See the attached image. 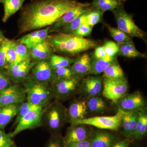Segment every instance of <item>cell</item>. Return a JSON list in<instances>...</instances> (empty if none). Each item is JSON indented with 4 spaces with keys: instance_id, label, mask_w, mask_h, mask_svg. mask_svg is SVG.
<instances>
[{
    "instance_id": "6da1fadb",
    "label": "cell",
    "mask_w": 147,
    "mask_h": 147,
    "mask_svg": "<svg viewBox=\"0 0 147 147\" xmlns=\"http://www.w3.org/2000/svg\"><path fill=\"white\" fill-rule=\"evenodd\" d=\"M86 4L76 0H37L30 3L21 12L19 32L51 26L69 10Z\"/></svg>"
},
{
    "instance_id": "7a4b0ae2",
    "label": "cell",
    "mask_w": 147,
    "mask_h": 147,
    "mask_svg": "<svg viewBox=\"0 0 147 147\" xmlns=\"http://www.w3.org/2000/svg\"><path fill=\"white\" fill-rule=\"evenodd\" d=\"M53 51L74 55L96 48L97 43L93 40L59 33L47 37Z\"/></svg>"
},
{
    "instance_id": "3957f363",
    "label": "cell",
    "mask_w": 147,
    "mask_h": 147,
    "mask_svg": "<svg viewBox=\"0 0 147 147\" xmlns=\"http://www.w3.org/2000/svg\"><path fill=\"white\" fill-rule=\"evenodd\" d=\"M24 88L28 102L44 108L55 97L52 86L49 83L38 82L32 77L25 81Z\"/></svg>"
},
{
    "instance_id": "277c9868",
    "label": "cell",
    "mask_w": 147,
    "mask_h": 147,
    "mask_svg": "<svg viewBox=\"0 0 147 147\" xmlns=\"http://www.w3.org/2000/svg\"><path fill=\"white\" fill-rule=\"evenodd\" d=\"M43 111L42 118L45 125L50 131L57 133L68 118L67 110L61 102L56 100Z\"/></svg>"
},
{
    "instance_id": "5b68a950",
    "label": "cell",
    "mask_w": 147,
    "mask_h": 147,
    "mask_svg": "<svg viewBox=\"0 0 147 147\" xmlns=\"http://www.w3.org/2000/svg\"><path fill=\"white\" fill-rule=\"evenodd\" d=\"M117 21L118 28L129 36L145 40L146 33L137 26L131 15L127 12L122 5L113 11Z\"/></svg>"
},
{
    "instance_id": "8992f818",
    "label": "cell",
    "mask_w": 147,
    "mask_h": 147,
    "mask_svg": "<svg viewBox=\"0 0 147 147\" xmlns=\"http://www.w3.org/2000/svg\"><path fill=\"white\" fill-rule=\"evenodd\" d=\"M73 125L83 124L91 125L102 129L117 131L121 126L120 115L118 111L115 115L97 116L86 118L71 123Z\"/></svg>"
},
{
    "instance_id": "52a82bcc",
    "label": "cell",
    "mask_w": 147,
    "mask_h": 147,
    "mask_svg": "<svg viewBox=\"0 0 147 147\" xmlns=\"http://www.w3.org/2000/svg\"><path fill=\"white\" fill-rule=\"evenodd\" d=\"M102 83V95L115 103H117L127 92L128 84L125 78L121 79L104 78Z\"/></svg>"
},
{
    "instance_id": "ba28073f",
    "label": "cell",
    "mask_w": 147,
    "mask_h": 147,
    "mask_svg": "<svg viewBox=\"0 0 147 147\" xmlns=\"http://www.w3.org/2000/svg\"><path fill=\"white\" fill-rule=\"evenodd\" d=\"M43 108L38 107L26 114L16 125L13 131L10 133L12 138L22 131L39 127L42 121Z\"/></svg>"
},
{
    "instance_id": "9c48e42d",
    "label": "cell",
    "mask_w": 147,
    "mask_h": 147,
    "mask_svg": "<svg viewBox=\"0 0 147 147\" xmlns=\"http://www.w3.org/2000/svg\"><path fill=\"white\" fill-rule=\"evenodd\" d=\"M79 82V78L76 76L68 79L57 78L51 85L55 97L63 100L70 97L76 91Z\"/></svg>"
},
{
    "instance_id": "30bf717a",
    "label": "cell",
    "mask_w": 147,
    "mask_h": 147,
    "mask_svg": "<svg viewBox=\"0 0 147 147\" xmlns=\"http://www.w3.org/2000/svg\"><path fill=\"white\" fill-rule=\"evenodd\" d=\"M26 100L25 89L18 84H12L0 91V106L20 104Z\"/></svg>"
},
{
    "instance_id": "8fae6325",
    "label": "cell",
    "mask_w": 147,
    "mask_h": 147,
    "mask_svg": "<svg viewBox=\"0 0 147 147\" xmlns=\"http://www.w3.org/2000/svg\"><path fill=\"white\" fill-rule=\"evenodd\" d=\"M36 63L28 58L19 63L7 67V74L11 81L15 84L24 82Z\"/></svg>"
},
{
    "instance_id": "7c38bea8",
    "label": "cell",
    "mask_w": 147,
    "mask_h": 147,
    "mask_svg": "<svg viewBox=\"0 0 147 147\" xmlns=\"http://www.w3.org/2000/svg\"><path fill=\"white\" fill-rule=\"evenodd\" d=\"M31 70V77L38 82L52 84L57 79L55 69L47 61L36 63Z\"/></svg>"
},
{
    "instance_id": "4fadbf2b",
    "label": "cell",
    "mask_w": 147,
    "mask_h": 147,
    "mask_svg": "<svg viewBox=\"0 0 147 147\" xmlns=\"http://www.w3.org/2000/svg\"><path fill=\"white\" fill-rule=\"evenodd\" d=\"M117 103L119 110L127 112L139 111L146 105V101L139 92L125 95Z\"/></svg>"
},
{
    "instance_id": "5bb4252c",
    "label": "cell",
    "mask_w": 147,
    "mask_h": 147,
    "mask_svg": "<svg viewBox=\"0 0 147 147\" xmlns=\"http://www.w3.org/2000/svg\"><path fill=\"white\" fill-rule=\"evenodd\" d=\"M118 111L120 115L121 126L122 127L123 136L127 139L134 138L137 129L139 111L127 112L118 109Z\"/></svg>"
},
{
    "instance_id": "9a60e30c",
    "label": "cell",
    "mask_w": 147,
    "mask_h": 147,
    "mask_svg": "<svg viewBox=\"0 0 147 147\" xmlns=\"http://www.w3.org/2000/svg\"><path fill=\"white\" fill-rule=\"evenodd\" d=\"M90 4L86 3L85 5L77 7L69 10L50 26L49 33L57 32L59 30L68 25L75 18L88 11Z\"/></svg>"
},
{
    "instance_id": "2e32d148",
    "label": "cell",
    "mask_w": 147,
    "mask_h": 147,
    "mask_svg": "<svg viewBox=\"0 0 147 147\" xmlns=\"http://www.w3.org/2000/svg\"><path fill=\"white\" fill-rule=\"evenodd\" d=\"M87 126L83 124L73 125L67 129L63 138L65 146L72 143L88 140L91 132Z\"/></svg>"
},
{
    "instance_id": "e0dca14e",
    "label": "cell",
    "mask_w": 147,
    "mask_h": 147,
    "mask_svg": "<svg viewBox=\"0 0 147 147\" xmlns=\"http://www.w3.org/2000/svg\"><path fill=\"white\" fill-rule=\"evenodd\" d=\"M102 78L100 76H90L83 80L81 84V91L89 97L96 96L102 89Z\"/></svg>"
},
{
    "instance_id": "ac0fdd59",
    "label": "cell",
    "mask_w": 147,
    "mask_h": 147,
    "mask_svg": "<svg viewBox=\"0 0 147 147\" xmlns=\"http://www.w3.org/2000/svg\"><path fill=\"white\" fill-rule=\"evenodd\" d=\"M50 26L42 30H38L26 35L18 40V42L24 44L30 49L41 43L47 39Z\"/></svg>"
},
{
    "instance_id": "d6986e66",
    "label": "cell",
    "mask_w": 147,
    "mask_h": 147,
    "mask_svg": "<svg viewBox=\"0 0 147 147\" xmlns=\"http://www.w3.org/2000/svg\"><path fill=\"white\" fill-rule=\"evenodd\" d=\"M86 101L76 100L71 102L67 110V116L70 123L86 118L88 113Z\"/></svg>"
},
{
    "instance_id": "ffe728a7",
    "label": "cell",
    "mask_w": 147,
    "mask_h": 147,
    "mask_svg": "<svg viewBox=\"0 0 147 147\" xmlns=\"http://www.w3.org/2000/svg\"><path fill=\"white\" fill-rule=\"evenodd\" d=\"M88 140L91 147H111L115 137L107 131H96L91 133Z\"/></svg>"
},
{
    "instance_id": "44dd1931",
    "label": "cell",
    "mask_w": 147,
    "mask_h": 147,
    "mask_svg": "<svg viewBox=\"0 0 147 147\" xmlns=\"http://www.w3.org/2000/svg\"><path fill=\"white\" fill-rule=\"evenodd\" d=\"M71 68L75 75L83 76L90 74L91 70V59L89 55L84 54L75 60Z\"/></svg>"
},
{
    "instance_id": "7402d4cb",
    "label": "cell",
    "mask_w": 147,
    "mask_h": 147,
    "mask_svg": "<svg viewBox=\"0 0 147 147\" xmlns=\"http://www.w3.org/2000/svg\"><path fill=\"white\" fill-rule=\"evenodd\" d=\"M20 104L0 106V130H3L15 117Z\"/></svg>"
},
{
    "instance_id": "603a6c76",
    "label": "cell",
    "mask_w": 147,
    "mask_h": 147,
    "mask_svg": "<svg viewBox=\"0 0 147 147\" xmlns=\"http://www.w3.org/2000/svg\"><path fill=\"white\" fill-rule=\"evenodd\" d=\"M53 51L47 39L30 49V56L38 61H46L50 59Z\"/></svg>"
},
{
    "instance_id": "cb8c5ba5",
    "label": "cell",
    "mask_w": 147,
    "mask_h": 147,
    "mask_svg": "<svg viewBox=\"0 0 147 147\" xmlns=\"http://www.w3.org/2000/svg\"><path fill=\"white\" fill-rule=\"evenodd\" d=\"M26 0H1L4 7L3 21L5 23L9 18L18 11L23 6Z\"/></svg>"
},
{
    "instance_id": "d4e9b609",
    "label": "cell",
    "mask_w": 147,
    "mask_h": 147,
    "mask_svg": "<svg viewBox=\"0 0 147 147\" xmlns=\"http://www.w3.org/2000/svg\"><path fill=\"white\" fill-rule=\"evenodd\" d=\"M117 61L116 57H110L107 56L102 59H91V70L90 74L97 75L104 71L105 69L111 64Z\"/></svg>"
},
{
    "instance_id": "484cf974",
    "label": "cell",
    "mask_w": 147,
    "mask_h": 147,
    "mask_svg": "<svg viewBox=\"0 0 147 147\" xmlns=\"http://www.w3.org/2000/svg\"><path fill=\"white\" fill-rule=\"evenodd\" d=\"M147 134V110L144 108L139 111L136 132L134 139L140 140L146 136Z\"/></svg>"
},
{
    "instance_id": "4316f807",
    "label": "cell",
    "mask_w": 147,
    "mask_h": 147,
    "mask_svg": "<svg viewBox=\"0 0 147 147\" xmlns=\"http://www.w3.org/2000/svg\"><path fill=\"white\" fill-rule=\"evenodd\" d=\"M120 56L128 58L144 57L145 55L139 52L132 41L118 44Z\"/></svg>"
},
{
    "instance_id": "83f0119b",
    "label": "cell",
    "mask_w": 147,
    "mask_h": 147,
    "mask_svg": "<svg viewBox=\"0 0 147 147\" xmlns=\"http://www.w3.org/2000/svg\"><path fill=\"white\" fill-rule=\"evenodd\" d=\"M123 0H93V8L105 12L106 11H113L122 5Z\"/></svg>"
},
{
    "instance_id": "f1b7e54d",
    "label": "cell",
    "mask_w": 147,
    "mask_h": 147,
    "mask_svg": "<svg viewBox=\"0 0 147 147\" xmlns=\"http://www.w3.org/2000/svg\"><path fill=\"white\" fill-rule=\"evenodd\" d=\"M104 78L121 79L125 78L123 70L117 61L108 66L103 72Z\"/></svg>"
},
{
    "instance_id": "f546056e",
    "label": "cell",
    "mask_w": 147,
    "mask_h": 147,
    "mask_svg": "<svg viewBox=\"0 0 147 147\" xmlns=\"http://www.w3.org/2000/svg\"><path fill=\"white\" fill-rule=\"evenodd\" d=\"M86 104L88 111L92 113H103L106 108L104 100L96 96L90 97L86 101Z\"/></svg>"
},
{
    "instance_id": "4dcf8cb0",
    "label": "cell",
    "mask_w": 147,
    "mask_h": 147,
    "mask_svg": "<svg viewBox=\"0 0 147 147\" xmlns=\"http://www.w3.org/2000/svg\"><path fill=\"white\" fill-rule=\"evenodd\" d=\"M91 9V8H90L88 11L78 16L71 23L60 29L57 32L59 33L69 34L72 32L74 31L76 29H78L80 26L85 24L87 13Z\"/></svg>"
},
{
    "instance_id": "1f68e13d",
    "label": "cell",
    "mask_w": 147,
    "mask_h": 147,
    "mask_svg": "<svg viewBox=\"0 0 147 147\" xmlns=\"http://www.w3.org/2000/svg\"><path fill=\"white\" fill-rule=\"evenodd\" d=\"M75 60L52 54L49 62L53 69H55L60 67H69L74 62Z\"/></svg>"
},
{
    "instance_id": "d6a6232c",
    "label": "cell",
    "mask_w": 147,
    "mask_h": 147,
    "mask_svg": "<svg viewBox=\"0 0 147 147\" xmlns=\"http://www.w3.org/2000/svg\"><path fill=\"white\" fill-rule=\"evenodd\" d=\"M5 47L6 59L7 67L15 63L16 60V54L15 51L16 42L7 39L3 42Z\"/></svg>"
},
{
    "instance_id": "836d02e7",
    "label": "cell",
    "mask_w": 147,
    "mask_h": 147,
    "mask_svg": "<svg viewBox=\"0 0 147 147\" xmlns=\"http://www.w3.org/2000/svg\"><path fill=\"white\" fill-rule=\"evenodd\" d=\"M104 11L94 8H91L87 13L85 24L93 27L102 20Z\"/></svg>"
},
{
    "instance_id": "e575fe53",
    "label": "cell",
    "mask_w": 147,
    "mask_h": 147,
    "mask_svg": "<svg viewBox=\"0 0 147 147\" xmlns=\"http://www.w3.org/2000/svg\"><path fill=\"white\" fill-rule=\"evenodd\" d=\"M110 35L117 42V44H121L123 42L132 41L131 37L122 31L118 28H113L110 26H108Z\"/></svg>"
},
{
    "instance_id": "d590c367",
    "label": "cell",
    "mask_w": 147,
    "mask_h": 147,
    "mask_svg": "<svg viewBox=\"0 0 147 147\" xmlns=\"http://www.w3.org/2000/svg\"><path fill=\"white\" fill-rule=\"evenodd\" d=\"M15 51L16 54V60L15 63L21 62L30 58V49L26 45L19 42H16Z\"/></svg>"
},
{
    "instance_id": "8d00e7d4",
    "label": "cell",
    "mask_w": 147,
    "mask_h": 147,
    "mask_svg": "<svg viewBox=\"0 0 147 147\" xmlns=\"http://www.w3.org/2000/svg\"><path fill=\"white\" fill-rule=\"evenodd\" d=\"M38 107H40V106L33 105L30 103V102H28V101H26V102L25 101L20 104L18 113L15 117L16 119L13 123V127L16 126L21 119L30 110H33Z\"/></svg>"
},
{
    "instance_id": "74e56055",
    "label": "cell",
    "mask_w": 147,
    "mask_h": 147,
    "mask_svg": "<svg viewBox=\"0 0 147 147\" xmlns=\"http://www.w3.org/2000/svg\"><path fill=\"white\" fill-rule=\"evenodd\" d=\"M55 74L57 78L59 79H68L76 76L71 67H60L55 69Z\"/></svg>"
},
{
    "instance_id": "f35d334b",
    "label": "cell",
    "mask_w": 147,
    "mask_h": 147,
    "mask_svg": "<svg viewBox=\"0 0 147 147\" xmlns=\"http://www.w3.org/2000/svg\"><path fill=\"white\" fill-rule=\"evenodd\" d=\"M92 29L93 27L84 24L69 34L79 37L84 38V37L89 36L91 34Z\"/></svg>"
},
{
    "instance_id": "ab89813d",
    "label": "cell",
    "mask_w": 147,
    "mask_h": 147,
    "mask_svg": "<svg viewBox=\"0 0 147 147\" xmlns=\"http://www.w3.org/2000/svg\"><path fill=\"white\" fill-rule=\"evenodd\" d=\"M103 46L107 56L114 57L118 54L119 46L116 42L112 41H107Z\"/></svg>"
},
{
    "instance_id": "60d3db41",
    "label": "cell",
    "mask_w": 147,
    "mask_h": 147,
    "mask_svg": "<svg viewBox=\"0 0 147 147\" xmlns=\"http://www.w3.org/2000/svg\"><path fill=\"white\" fill-rule=\"evenodd\" d=\"M10 133L0 130V147H11L14 144Z\"/></svg>"
},
{
    "instance_id": "b9f144b4",
    "label": "cell",
    "mask_w": 147,
    "mask_h": 147,
    "mask_svg": "<svg viewBox=\"0 0 147 147\" xmlns=\"http://www.w3.org/2000/svg\"><path fill=\"white\" fill-rule=\"evenodd\" d=\"M46 147H65L63 138L57 134L50 137Z\"/></svg>"
},
{
    "instance_id": "7bdbcfd3",
    "label": "cell",
    "mask_w": 147,
    "mask_h": 147,
    "mask_svg": "<svg viewBox=\"0 0 147 147\" xmlns=\"http://www.w3.org/2000/svg\"><path fill=\"white\" fill-rule=\"evenodd\" d=\"M12 85V82L7 75V72L0 69V91L5 89Z\"/></svg>"
},
{
    "instance_id": "ee69618b",
    "label": "cell",
    "mask_w": 147,
    "mask_h": 147,
    "mask_svg": "<svg viewBox=\"0 0 147 147\" xmlns=\"http://www.w3.org/2000/svg\"><path fill=\"white\" fill-rule=\"evenodd\" d=\"M5 47L3 42L0 44V69L6 67Z\"/></svg>"
},
{
    "instance_id": "f6af8a7d",
    "label": "cell",
    "mask_w": 147,
    "mask_h": 147,
    "mask_svg": "<svg viewBox=\"0 0 147 147\" xmlns=\"http://www.w3.org/2000/svg\"><path fill=\"white\" fill-rule=\"evenodd\" d=\"M107 56L103 46H100L95 48L93 58L96 59H102Z\"/></svg>"
},
{
    "instance_id": "bcb514c9",
    "label": "cell",
    "mask_w": 147,
    "mask_h": 147,
    "mask_svg": "<svg viewBox=\"0 0 147 147\" xmlns=\"http://www.w3.org/2000/svg\"><path fill=\"white\" fill-rule=\"evenodd\" d=\"M65 147H91L88 140L76 143H72Z\"/></svg>"
},
{
    "instance_id": "7dc6e473",
    "label": "cell",
    "mask_w": 147,
    "mask_h": 147,
    "mask_svg": "<svg viewBox=\"0 0 147 147\" xmlns=\"http://www.w3.org/2000/svg\"><path fill=\"white\" fill-rule=\"evenodd\" d=\"M129 142L127 140H122L112 145L111 147H128Z\"/></svg>"
},
{
    "instance_id": "c3c4849f",
    "label": "cell",
    "mask_w": 147,
    "mask_h": 147,
    "mask_svg": "<svg viewBox=\"0 0 147 147\" xmlns=\"http://www.w3.org/2000/svg\"><path fill=\"white\" fill-rule=\"evenodd\" d=\"M7 39V38H5V37L4 36L2 32L0 31V44L5 41Z\"/></svg>"
},
{
    "instance_id": "681fc988",
    "label": "cell",
    "mask_w": 147,
    "mask_h": 147,
    "mask_svg": "<svg viewBox=\"0 0 147 147\" xmlns=\"http://www.w3.org/2000/svg\"><path fill=\"white\" fill-rule=\"evenodd\" d=\"M11 147H18L16 146V145L14 144H13V145H12V146H11Z\"/></svg>"
},
{
    "instance_id": "f907efd6",
    "label": "cell",
    "mask_w": 147,
    "mask_h": 147,
    "mask_svg": "<svg viewBox=\"0 0 147 147\" xmlns=\"http://www.w3.org/2000/svg\"><path fill=\"white\" fill-rule=\"evenodd\" d=\"M1 0H0V2H1Z\"/></svg>"
}]
</instances>
